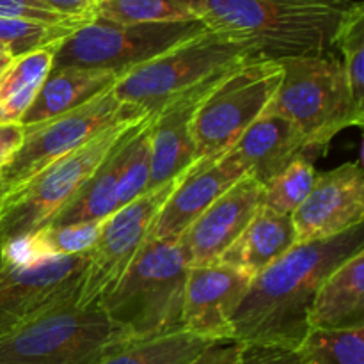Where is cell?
<instances>
[{
	"mask_svg": "<svg viewBox=\"0 0 364 364\" xmlns=\"http://www.w3.org/2000/svg\"><path fill=\"white\" fill-rule=\"evenodd\" d=\"M359 251H364L363 224L326 240L295 244L251 281L231 320L233 340L297 352L323 279Z\"/></svg>",
	"mask_w": 364,
	"mask_h": 364,
	"instance_id": "obj_1",
	"label": "cell"
},
{
	"mask_svg": "<svg viewBox=\"0 0 364 364\" xmlns=\"http://www.w3.org/2000/svg\"><path fill=\"white\" fill-rule=\"evenodd\" d=\"M359 0H192L208 28L247 43L258 59L334 53Z\"/></svg>",
	"mask_w": 364,
	"mask_h": 364,
	"instance_id": "obj_2",
	"label": "cell"
},
{
	"mask_svg": "<svg viewBox=\"0 0 364 364\" xmlns=\"http://www.w3.org/2000/svg\"><path fill=\"white\" fill-rule=\"evenodd\" d=\"M188 263L176 240H149L100 306L134 340L181 329Z\"/></svg>",
	"mask_w": 364,
	"mask_h": 364,
	"instance_id": "obj_3",
	"label": "cell"
},
{
	"mask_svg": "<svg viewBox=\"0 0 364 364\" xmlns=\"http://www.w3.org/2000/svg\"><path fill=\"white\" fill-rule=\"evenodd\" d=\"M132 341L102 306L75 299L0 338V364H98Z\"/></svg>",
	"mask_w": 364,
	"mask_h": 364,
	"instance_id": "obj_4",
	"label": "cell"
},
{
	"mask_svg": "<svg viewBox=\"0 0 364 364\" xmlns=\"http://www.w3.org/2000/svg\"><path fill=\"white\" fill-rule=\"evenodd\" d=\"M281 66L283 80L265 110L291 121L316 155L345 128L363 127L364 112L355 107L334 53L287 59Z\"/></svg>",
	"mask_w": 364,
	"mask_h": 364,
	"instance_id": "obj_5",
	"label": "cell"
},
{
	"mask_svg": "<svg viewBox=\"0 0 364 364\" xmlns=\"http://www.w3.org/2000/svg\"><path fill=\"white\" fill-rule=\"evenodd\" d=\"M255 57L247 43L206 28L121 77L112 91L121 103L134 105L144 114H155L174 96L219 78Z\"/></svg>",
	"mask_w": 364,
	"mask_h": 364,
	"instance_id": "obj_6",
	"label": "cell"
},
{
	"mask_svg": "<svg viewBox=\"0 0 364 364\" xmlns=\"http://www.w3.org/2000/svg\"><path fill=\"white\" fill-rule=\"evenodd\" d=\"M206 28L201 20L123 25L95 18L59 43L52 70L109 71L119 80Z\"/></svg>",
	"mask_w": 364,
	"mask_h": 364,
	"instance_id": "obj_7",
	"label": "cell"
},
{
	"mask_svg": "<svg viewBox=\"0 0 364 364\" xmlns=\"http://www.w3.org/2000/svg\"><path fill=\"white\" fill-rule=\"evenodd\" d=\"M132 124L135 123L117 124L102 132L4 196L0 205V247L52 223Z\"/></svg>",
	"mask_w": 364,
	"mask_h": 364,
	"instance_id": "obj_8",
	"label": "cell"
},
{
	"mask_svg": "<svg viewBox=\"0 0 364 364\" xmlns=\"http://www.w3.org/2000/svg\"><path fill=\"white\" fill-rule=\"evenodd\" d=\"M281 80V63L256 57L224 73L196 110V160L230 151L272 102Z\"/></svg>",
	"mask_w": 364,
	"mask_h": 364,
	"instance_id": "obj_9",
	"label": "cell"
},
{
	"mask_svg": "<svg viewBox=\"0 0 364 364\" xmlns=\"http://www.w3.org/2000/svg\"><path fill=\"white\" fill-rule=\"evenodd\" d=\"M114 89V87H112ZM112 89L102 92L91 102L43 123L25 128V137L20 148L0 167L2 185L6 194L13 192L34 174L59 160L60 156L75 151L102 132L117 124L137 123L149 114L121 103Z\"/></svg>",
	"mask_w": 364,
	"mask_h": 364,
	"instance_id": "obj_10",
	"label": "cell"
},
{
	"mask_svg": "<svg viewBox=\"0 0 364 364\" xmlns=\"http://www.w3.org/2000/svg\"><path fill=\"white\" fill-rule=\"evenodd\" d=\"M183 174L162 187L144 192L103 220L98 238L87 251V265L80 281L78 304H100L103 295L119 283L149 242L156 215Z\"/></svg>",
	"mask_w": 364,
	"mask_h": 364,
	"instance_id": "obj_11",
	"label": "cell"
},
{
	"mask_svg": "<svg viewBox=\"0 0 364 364\" xmlns=\"http://www.w3.org/2000/svg\"><path fill=\"white\" fill-rule=\"evenodd\" d=\"M87 252L16 265L0 255V338L48 309L78 299Z\"/></svg>",
	"mask_w": 364,
	"mask_h": 364,
	"instance_id": "obj_12",
	"label": "cell"
},
{
	"mask_svg": "<svg viewBox=\"0 0 364 364\" xmlns=\"http://www.w3.org/2000/svg\"><path fill=\"white\" fill-rule=\"evenodd\" d=\"M364 223L361 162H347L315 176L311 191L291 213L297 244L326 240Z\"/></svg>",
	"mask_w": 364,
	"mask_h": 364,
	"instance_id": "obj_13",
	"label": "cell"
},
{
	"mask_svg": "<svg viewBox=\"0 0 364 364\" xmlns=\"http://www.w3.org/2000/svg\"><path fill=\"white\" fill-rule=\"evenodd\" d=\"M251 281L223 263L188 269L181 329L210 341L233 340L231 320Z\"/></svg>",
	"mask_w": 364,
	"mask_h": 364,
	"instance_id": "obj_14",
	"label": "cell"
},
{
	"mask_svg": "<svg viewBox=\"0 0 364 364\" xmlns=\"http://www.w3.org/2000/svg\"><path fill=\"white\" fill-rule=\"evenodd\" d=\"M263 185L245 174L178 238L188 269L217 263L262 206Z\"/></svg>",
	"mask_w": 364,
	"mask_h": 364,
	"instance_id": "obj_15",
	"label": "cell"
},
{
	"mask_svg": "<svg viewBox=\"0 0 364 364\" xmlns=\"http://www.w3.org/2000/svg\"><path fill=\"white\" fill-rule=\"evenodd\" d=\"M245 174L247 169L235 149L213 159L196 160L164 203L149 240H178L217 198Z\"/></svg>",
	"mask_w": 364,
	"mask_h": 364,
	"instance_id": "obj_16",
	"label": "cell"
},
{
	"mask_svg": "<svg viewBox=\"0 0 364 364\" xmlns=\"http://www.w3.org/2000/svg\"><path fill=\"white\" fill-rule=\"evenodd\" d=\"M219 78H213L191 91L174 96L162 109L153 114L151 174H149L148 191L162 187L167 181L174 180L196 162V110Z\"/></svg>",
	"mask_w": 364,
	"mask_h": 364,
	"instance_id": "obj_17",
	"label": "cell"
},
{
	"mask_svg": "<svg viewBox=\"0 0 364 364\" xmlns=\"http://www.w3.org/2000/svg\"><path fill=\"white\" fill-rule=\"evenodd\" d=\"M235 149L249 176L265 187L301 156H316L297 127L279 114L263 110L262 116L242 134Z\"/></svg>",
	"mask_w": 364,
	"mask_h": 364,
	"instance_id": "obj_18",
	"label": "cell"
},
{
	"mask_svg": "<svg viewBox=\"0 0 364 364\" xmlns=\"http://www.w3.org/2000/svg\"><path fill=\"white\" fill-rule=\"evenodd\" d=\"M297 244L291 215L259 206L256 215L217 263L255 279Z\"/></svg>",
	"mask_w": 364,
	"mask_h": 364,
	"instance_id": "obj_19",
	"label": "cell"
},
{
	"mask_svg": "<svg viewBox=\"0 0 364 364\" xmlns=\"http://www.w3.org/2000/svg\"><path fill=\"white\" fill-rule=\"evenodd\" d=\"M308 323L309 329L364 327V251L345 259L323 279Z\"/></svg>",
	"mask_w": 364,
	"mask_h": 364,
	"instance_id": "obj_20",
	"label": "cell"
},
{
	"mask_svg": "<svg viewBox=\"0 0 364 364\" xmlns=\"http://www.w3.org/2000/svg\"><path fill=\"white\" fill-rule=\"evenodd\" d=\"M116 82L117 77L109 71L80 70V68L50 70L31 109L21 117L20 124L31 127L78 109L102 92L112 89Z\"/></svg>",
	"mask_w": 364,
	"mask_h": 364,
	"instance_id": "obj_21",
	"label": "cell"
},
{
	"mask_svg": "<svg viewBox=\"0 0 364 364\" xmlns=\"http://www.w3.org/2000/svg\"><path fill=\"white\" fill-rule=\"evenodd\" d=\"M148 117V116H146ZM141 123V121H139ZM139 123L132 124L130 130L117 141V144L110 149L98 169L87 178L75 198L53 217L52 226H70V224H87L103 223L117 210V180H119L121 155L123 144L139 127Z\"/></svg>",
	"mask_w": 364,
	"mask_h": 364,
	"instance_id": "obj_22",
	"label": "cell"
},
{
	"mask_svg": "<svg viewBox=\"0 0 364 364\" xmlns=\"http://www.w3.org/2000/svg\"><path fill=\"white\" fill-rule=\"evenodd\" d=\"M102 223L39 228L34 233L0 247V255L16 265H38L50 259L87 252L98 238Z\"/></svg>",
	"mask_w": 364,
	"mask_h": 364,
	"instance_id": "obj_23",
	"label": "cell"
},
{
	"mask_svg": "<svg viewBox=\"0 0 364 364\" xmlns=\"http://www.w3.org/2000/svg\"><path fill=\"white\" fill-rule=\"evenodd\" d=\"M215 341L180 329L146 340H134L98 364H187Z\"/></svg>",
	"mask_w": 364,
	"mask_h": 364,
	"instance_id": "obj_24",
	"label": "cell"
},
{
	"mask_svg": "<svg viewBox=\"0 0 364 364\" xmlns=\"http://www.w3.org/2000/svg\"><path fill=\"white\" fill-rule=\"evenodd\" d=\"M151 123L153 114H149L123 144L117 180V210L148 192L151 174Z\"/></svg>",
	"mask_w": 364,
	"mask_h": 364,
	"instance_id": "obj_25",
	"label": "cell"
},
{
	"mask_svg": "<svg viewBox=\"0 0 364 364\" xmlns=\"http://www.w3.org/2000/svg\"><path fill=\"white\" fill-rule=\"evenodd\" d=\"M95 18L123 25L198 20L192 0H95Z\"/></svg>",
	"mask_w": 364,
	"mask_h": 364,
	"instance_id": "obj_26",
	"label": "cell"
},
{
	"mask_svg": "<svg viewBox=\"0 0 364 364\" xmlns=\"http://www.w3.org/2000/svg\"><path fill=\"white\" fill-rule=\"evenodd\" d=\"M297 358L299 364H364V327L309 329Z\"/></svg>",
	"mask_w": 364,
	"mask_h": 364,
	"instance_id": "obj_27",
	"label": "cell"
},
{
	"mask_svg": "<svg viewBox=\"0 0 364 364\" xmlns=\"http://www.w3.org/2000/svg\"><path fill=\"white\" fill-rule=\"evenodd\" d=\"M316 171L313 159L301 156L294 160L283 173L263 187L262 206L279 213L291 215L302 205L315 183Z\"/></svg>",
	"mask_w": 364,
	"mask_h": 364,
	"instance_id": "obj_28",
	"label": "cell"
},
{
	"mask_svg": "<svg viewBox=\"0 0 364 364\" xmlns=\"http://www.w3.org/2000/svg\"><path fill=\"white\" fill-rule=\"evenodd\" d=\"M85 23L89 21L78 20L70 21V23L46 25L38 23V21L0 18V43L6 45L14 57H18L31 50L63 41Z\"/></svg>",
	"mask_w": 364,
	"mask_h": 364,
	"instance_id": "obj_29",
	"label": "cell"
},
{
	"mask_svg": "<svg viewBox=\"0 0 364 364\" xmlns=\"http://www.w3.org/2000/svg\"><path fill=\"white\" fill-rule=\"evenodd\" d=\"M336 48L341 52V66L355 107L364 112V4L352 11L338 38Z\"/></svg>",
	"mask_w": 364,
	"mask_h": 364,
	"instance_id": "obj_30",
	"label": "cell"
},
{
	"mask_svg": "<svg viewBox=\"0 0 364 364\" xmlns=\"http://www.w3.org/2000/svg\"><path fill=\"white\" fill-rule=\"evenodd\" d=\"M59 43L41 46V48L14 57L6 73L0 77V103L23 89L39 87L45 82L53 66V57H55Z\"/></svg>",
	"mask_w": 364,
	"mask_h": 364,
	"instance_id": "obj_31",
	"label": "cell"
},
{
	"mask_svg": "<svg viewBox=\"0 0 364 364\" xmlns=\"http://www.w3.org/2000/svg\"><path fill=\"white\" fill-rule=\"evenodd\" d=\"M0 18H11V20H28L46 25L70 23V21H91L87 18H70L59 13L46 9L36 0H0Z\"/></svg>",
	"mask_w": 364,
	"mask_h": 364,
	"instance_id": "obj_32",
	"label": "cell"
},
{
	"mask_svg": "<svg viewBox=\"0 0 364 364\" xmlns=\"http://www.w3.org/2000/svg\"><path fill=\"white\" fill-rule=\"evenodd\" d=\"M244 348L240 341H215L187 364H240Z\"/></svg>",
	"mask_w": 364,
	"mask_h": 364,
	"instance_id": "obj_33",
	"label": "cell"
},
{
	"mask_svg": "<svg viewBox=\"0 0 364 364\" xmlns=\"http://www.w3.org/2000/svg\"><path fill=\"white\" fill-rule=\"evenodd\" d=\"M240 364H299V358L294 350L245 345Z\"/></svg>",
	"mask_w": 364,
	"mask_h": 364,
	"instance_id": "obj_34",
	"label": "cell"
},
{
	"mask_svg": "<svg viewBox=\"0 0 364 364\" xmlns=\"http://www.w3.org/2000/svg\"><path fill=\"white\" fill-rule=\"evenodd\" d=\"M36 2L63 16L95 20V0H36Z\"/></svg>",
	"mask_w": 364,
	"mask_h": 364,
	"instance_id": "obj_35",
	"label": "cell"
},
{
	"mask_svg": "<svg viewBox=\"0 0 364 364\" xmlns=\"http://www.w3.org/2000/svg\"><path fill=\"white\" fill-rule=\"evenodd\" d=\"M25 137V128L20 123L0 124V167L16 153Z\"/></svg>",
	"mask_w": 364,
	"mask_h": 364,
	"instance_id": "obj_36",
	"label": "cell"
},
{
	"mask_svg": "<svg viewBox=\"0 0 364 364\" xmlns=\"http://www.w3.org/2000/svg\"><path fill=\"white\" fill-rule=\"evenodd\" d=\"M13 59H14L13 55H2V57H0V77L6 73V70L11 66Z\"/></svg>",
	"mask_w": 364,
	"mask_h": 364,
	"instance_id": "obj_37",
	"label": "cell"
},
{
	"mask_svg": "<svg viewBox=\"0 0 364 364\" xmlns=\"http://www.w3.org/2000/svg\"><path fill=\"white\" fill-rule=\"evenodd\" d=\"M2 55H13V53H11V50L7 48L6 45H2V43H0V57H2Z\"/></svg>",
	"mask_w": 364,
	"mask_h": 364,
	"instance_id": "obj_38",
	"label": "cell"
},
{
	"mask_svg": "<svg viewBox=\"0 0 364 364\" xmlns=\"http://www.w3.org/2000/svg\"><path fill=\"white\" fill-rule=\"evenodd\" d=\"M4 196H6V191H4V185H2V174H0V205L4 201Z\"/></svg>",
	"mask_w": 364,
	"mask_h": 364,
	"instance_id": "obj_39",
	"label": "cell"
}]
</instances>
